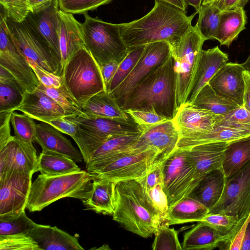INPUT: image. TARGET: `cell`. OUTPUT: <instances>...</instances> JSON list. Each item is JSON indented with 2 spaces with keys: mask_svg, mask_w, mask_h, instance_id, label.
<instances>
[{
  "mask_svg": "<svg viewBox=\"0 0 250 250\" xmlns=\"http://www.w3.org/2000/svg\"><path fill=\"white\" fill-rule=\"evenodd\" d=\"M72 159L60 153L42 149L38 158V170L46 175L64 174L81 170Z\"/></svg>",
  "mask_w": 250,
  "mask_h": 250,
  "instance_id": "obj_36",
  "label": "cell"
},
{
  "mask_svg": "<svg viewBox=\"0 0 250 250\" xmlns=\"http://www.w3.org/2000/svg\"><path fill=\"white\" fill-rule=\"evenodd\" d=\"M172 5L183 11L187 12L186 9L188 5L186 4L184 0H155Z\"/></svg>",
  "mask_w": 250,
  "mask_h": 250,
  "instance_id": "obj_59",
  "label": "cell"
},
{
  "mask_svg": "<svg viewBox=\"0 0 250 250\" xmlns=\"http://www.w3.org/2000/svg\"><path fill=\"white\" fill-rule=\"evenodd\" d=\"M112 217L126 230L145 238L155 234L162 224L146 191L136 180L117 183Z\"/></svg>",
  "mask_w": 250,
  "mask_h": 250,
  "instance_id": "obj_3",
  "label": "cell"
},
{
  "mask_svg": "<svg viewBox=\"0 0 250 250\" xmlns=\"http://www.w3.org/2000/svg\"><path fill=\"white\" fill-rule=\"evenodd\" d=\"M242 65L244 67L245 70L248 71L250 72V54L246 61L242 63Z\"/></svg>",
  "mask_w": 250,
  "mask_h": 250,
  "instance_id": "obj_63",
  "label": "cell"
},
{
  "mask_svg": "<svg viewBox=\"0 0 250 250\" xmlns=\"http://www.w3.org/2000/svg\"><path fill=\"white\" fill-rule=\"evenodd\" d=\"M117 183L106 179L94 178L90 194L86 199L82 201L85 209L112 216L115 208Z\"/></svg>",
  "mask_w": 250,
  "mask_h": 250,
  "instance_id": "obj_29",
  "label": "cell"
},
{
  "mask_svg": "<svg viewBox=\"0 0 250 250\" xmlns=\"http://www.w3.org/2000/svg\"><path fill=\"white\" fill-rule=\"evenodd\" d=\"M112 0H59L60 10L72 14H84Z\"/></svg>",
  "mask_w": 250,
  "mask_h": 250,
  "instance_id": "obj_47",
  "label": "cell"
},
{
  "mask_svg": "<svg viewBox=\"0 0 250 250\" xmlns=\"http://www.w3.org/2000/svg\"><path fill=\"white\" fill-rule=\"evenodd\" d=\"M37 224L30 219L24 211L17 216L0 218V235L28 232Z\"/></svg>",
  "mask_w": 250,
  "mask_h": 250,
  "instance_id": "obj_45",
  "label": "cell"
},
{
  "mask_svg": "<svg viewBox=\"0 0 250 250\" xmlns=\"http://www.w3.org/2000/svg\"><path fill=\"white\" fill-rule=\"evenodd\" d=\"M171 55V47L166 42L147 44L140 59L126 78L110 93L118 104L151 71Z\"/></svg>",
  "mask_w": 250,
  "mask_h": 250,
  "instance_id": "obj_16",
  "label": "cell"
},
{
  "mask_svg": "<svg viewBox=\"0 0 250 250\" xmlns=\"http://www.w3.org/2000/svg\"><path fill=\"white\" fill-rule=\"evenodd\" d=\"M119 63L116 62H111L100 66L107 92H108L110 83L118 68Z\"/></svg>",
  "mask_w": 250,
  "mask_h": 250,
  "instance_id": "obj_56",
  "label": "cell"
},
{
  "mask_svg": "<svg viewBox=\"0 0 250 250\" xmlns=\"http://www.w3.org/2000/svg\"><path fill=\"white\" fill-rule=\"evenodd\" d=\"M32 68L40 82L46 87L59 88L63 83L62 77L51 73L38 65L37 63L29 61Z\"/></svg>",
  "mask_w": 250,
  "mask_h": 250,
  "instance_id": "obj_51",
  "label": "cell"
},
{
  "mask_svg": "<svg viewBox=\"0 0 250 250\" xmlns=\"http://www.w3.org/2000/svg\"><path fill=\"white\" fill-rule=\"evenodd\" d=\"M226 181L222 169L212 171L202 179L189 196L199 201L209 211L220 199Z\"/></svg>",
  "mask_w": 250,
  "mask_h": 250,
  "instance_id": "obj_30",
  "label": "cell"
},
{
  "mask_svg": "<svg viewBox=\"0 0 250 250\" xmlns=\"http://www.w3.org/2000/svg\"><path fill=\"white\" fill-rule=\"evenodd\" d=\"M7 15L0 7V65L14 77L24 92L35 91L40 82L26 58L18 50L10 35Z\"/></svg>",
  "mask_w": 250,
  "mask_h": 250,
  "instance_id": "obj_10",
  "label": "cell"
},
{
  "mask_svg": "<svg viewBox=\"0 0 250 250\" xmlns=\"http://www.w3.org/2000/svg\"><path fill=\"white\" fill-rule=\"evenodd\" d=\"M165 160L156 164L145 177L138 180L146 191L159 184L163 185V165Z\"/></svg>",
  "mask_w": 250,
  "mask_h": 250,
  "instance_id": "obj_53",
  "label": "cell"
},
{
  "mask_svg": "<svg viewBox=\"0 0 250 250\" xmlns=\"http://www.w3.org/2000/svg\"><path fill=\"white\" fill-rule=\"evenodd\" d=\"M146 45L129 48V51L118 68L110 83L108 92L118 87L129 75L142 55Z\"/></svg>",
  "mask_w": 250,
  "mask_h": 250,
  "instance_id": "obj_42",
  "label": "cell"
},
{
  "mask_svg": "<svg viewBox=\"0 0 250 250\" xmlns=\"http://www.w3.org/2000/svg\"><path fill=\"white\" fill-rule=\"evenodd\" d=\"M197 14L188 16L172 5L155 0L151 10L142 18L120 23V32L128 48L157 42H167L172 48L192 27Z\"/></svg>",
  "mask_w": 250,
  "mask_h": 250,
  "instance_id": "obj_1",
  "label": "cell"
},
{
  "mask_svg": "<svg viewBox=\"0 0 250 250\" xmlns=\"http://www.w3.org/2000/svg\"><path fill=\"white\" fill-rule=\"evenodd\" d=\"M208 212L205 206L188 196L169 208L167 224L170 226L200 222Z\"/></svg>",
  "mask_w": 250,
  "mask_h": 250,
  "instance_id": "obj_34",
  "label": "cell"
},
{
  "mask_svg": "<svg viewBox=\"0 0 250 250\" xmlns=\"http://www.w3.org/2000/svg\"><path fill=\"white\" fill-rule=\"evenodd\" d=\"M24 93L15 78H0V112L14 111L22 102Z\"/></svg>",
  "mask_w": 250,
  "mask_h": 250,
  "instance_id": "obj_38",
  "label": "cell"
},
{
  "mask_svg": "<svg viewBox=\"0 0 250 250\" xmlns=\"http://www.w3.org/2000/svg\"><path fill=\"white\" fill-rule=\"evenodd\" d=\"M217 0H203L202 4H211Z\"/></svg>",
  "mask_w": 250,
  "mask_h": 250,
  "instance_id": "obj_64",
  "label": "cell"
},
{
  "mask_svg": "<svg viewBox=\"0 0 250 250\" xmlns=\"http://www.w3.org/2000/svg\"><path fill=\"white\" fill-rule=\"evenodd\" d=\"M223 117V115L186 103L177 109L173 120L181 137L213 129L219 125Z\"/></svg>",
  "mask_w": 250,
  "mask_h": 250,
  "instance_id": "obj_19",
  "label": "cell"
},
{
  "mask_svg": "<svg viewBox=\"0 0 250 250\" xmlns=\"http://www.w3.org/2000/svg\"><path fill=\"white\" fill-rule=\"evenodd\" d=\"M220 124L250 128V112L243 106L223 115Z\"/></svg>",
  "mask_w": 250,
  "mask_h": 250,
  "instance_id": "obj_52",
  "label": "cell"
},
{
  "mask_svg": "<svg viewBox=\"0 0 250 250\" xmlns=\"http://www.w3.org/2000/svg\"><path fill=\"white\" fill-rule=\"evenodd\" d=\"M35 142L42 148L62 154L75 162L83 160L80 151L61 132L50 124L41 122L36 125Z\"/></svg>",
  "mask_w": 250,
  "mask_h": 250,
  "instance_id": "obj_28",
  "label": "cell"
},
{
  "mask_svg": "<svg viewBox=\"0 0 250 250\" xmlns=\"http://www.w3.org/2000/svg\"><path fill=\"white\" fill-rule=\"evenodd\" d=\"M248 0H217L213 3L221 12H223L238 7L244 8Z\"/></svg>",
  "mask_w": 250,
  "mask_h": 250,
  "instance_id": "obj_57",
  "label": "cell"
},
{
  "mask_svg": "<svg viewBox=\"0 0 250 250\" xmlns=\"http://www.w3.org/2000/svg\"><path fill=\"white\" fill-rule=\"evenodd\" d=\"M93 176L81 170L64 174H40L32 183L26 205L30 212L40 211L53 202L65 197L82 201L89 196Z\"/></svg>",
  "mask_w": 250,
  "mask_h": 250,
  "instance_id": "obj_4",
  "label": "cell"
},
{
  "mask_svg": "<svg viewBox=\"0 0 250 250\" xmlns=\"http://www.w3.org/2000/svg\"><path fill=\"white\" fill-rule=\"evenodd\" d=\"M245 82V92L243 106L250 112V72L245 70L243 72Z\"/></svg>",
  "mask_w": 250,
  "mask_h": 250,
  "instance_id": "obj_58",
  "label": "cell"
},
{
  "mask_svg": "<svg viewBox=\"0 0 250 250\" xmlns=\"http://www.w3.org/2000/svg\"><path fill=\"white\" fill-rule=\"evenodd\" d=\"M59 43L62 69L73 55L85 47L82 23L73 14L59 10Z\"/></svg>",
  "mask_w": 250,
  "mask_h": 250,
  "instance_id": "obj_23",
  "label": "cell"
},
{
  "mask_svg": "<svg viewBox=\"0 0 250 250\" xmlns=\"http://www.w3.org/2000/svg\"><path fill=\"white\" fill-rule=\"evenodd\" d=\"M0 4L7 17L17 22H22L30 11L28 0H0Z\"/></svg>",
  "mask_w": 250,
  "mask_h": 250,
  "instance_id": "obj_49",
  "label": "cell"
},
{
  "mask_svg": "<svg viewBox=\"0 0 250 250\" xmlns=\"http://www.w3.org/2000/svg\"><path fill=\"white\" fill-rule=\"evenodd\" d=\"M247 16L244 8L221 12L219 23L214 37L221 45L229 47L246 29Z\"/></svg>",
  "mask_w": 250,
  "mask_h": 250,
  "instance_id": "obj_31",
  "label": "cell"
},
{
  "mask_svg": "<svg viewBox=\"0 0 250 250\" xmlns=\"http://www.w3.org/2000/svg\"><path fill=\"white\" fill-rule=\"evenodd\" d=\"M32 175L20 171L0 174V218L17 216L25 211Z\"/></svg>",
  "mask_w": 250,
  "mask_h": 250,
  "instance_id": "obj_15",
  "label": "cell"
},
{
  "mask_svg": "<svg viewBox=\"0 0 250 250\" xmlns=\"http://www.w3.org/2000/svg\"><path fill=\"white\" fill-rule=\"evenodd\" d=\"M250 135V127L220 124L209 131L180 137L177 147L189 148L207 143L230 142Z\"/></svg>",
  "mask_w": 250,
  "mask_h": 250,
  "instance_id": "obj_26",
  "label": "cell"
},
{
  "mask_svg": "<svg viewBox=\"0 0 250 250\" xmlns=\"http://www.w3.org/2000/svg\"><path fill=\"white\" fill-rule=\"evenodd\" d=\"M186 4L193 6L196 11L198 12L200 9L203 0H184Z\"/></svg>",
  "mask_w": 250,
  "mask_h": 250,
  "instance_id": "obj_62",
  "label": "cell"
},
{
  "mask_svg": "<svg viewBox=\"0 0 250 250\" xmlns=\"http://www.w3.org/2000/svg\"><path fill=\"white\" fill-rule=\"evenodd\" d=\"M238 220L234 216L217 212L208 213L200 221L208 225L224 237L229 234Z\"/></svg>",
  "mask_w": 250,
  "mask_h": 250,
  "instance_id": "obj_46",
  "label": "cell"
},
{
  "mask_svg": "<svg viewBox=\"0 0 250 250\" xmlns=\"http://www.w3.org/2000/svg\"><path fill=\"white\" fill-rule=\"evenodd\" d=\"M146 192L150 203L160 216L162 224L167 223L169 206L163 185L159 184Z\"/></svg>",
  "mask_w": 250,
  "mask_h": 250,
  "instance_id": "obj_48",
  "label": "cell"
},
{
  "mask_svg": "<svg viewBox=\"0 0 250 250\" xmlns=\"http://www.w3.org/2000/svg\"><path fill=\"white\" fill-rule=\"evenodd\" d=\"M65 118L77 125V133L72 139L78 146L85 164L89 162L93 152L108 139L141 133V126L131 118L67 116Z\"/></svg>",
  "mask_w": 250,
  "mask_h": 250,
  "instance_id": "obj_5",
  "label": "cell"
},
{
  "mask_svg": "<svg viewBox=\"0 0 250 250\" xmlns=\"http://www.w3.org/2000/svg\"><path fill=\"white\" fill-rule=\"evenodd\" d=\"M37 89L52 98L64 110L67 117L79 116L87 118L63 83L59 88H52L46 87L40 83Z\"/></svg>",
  "mask_w": 250,
  "mask_h": 250,
  "instance_id": "obj_40",
  "label": "cell"
},
{
  "mask_svg": "<svg viewBox=\"0 0 250 250\" xmlns=\"http://www.w3.org/2000/svg\"><path fill=\"white\" fill-rule=\"evenodd\" d=\"M36 150L24 144L14 136L0 149V174L20 171L33 174L38 171Z\"/></svg>",
  "mask_w": 250,
  "mask_h": 250,
  "instance_id": "obj_18",
  "label": "cell"
},
{
  "mask_svg": "<svg viewBox=\"0 0 250 250\" xmlns=\"http://www.w3.org/2000/svg\"><path fill=\"white\" fill-rule=\"evenodd\" d=\"M125 111L140 126L154 125L170 120L153 110L128 109Z\"/></svg>",
  "mask_w": 250,
  "mask_h": 250,
  "instance_id": "obj_50",
  "label": "cell"
},
{
  "mask_svg": "<svg viewBox=\"0 0 250 250\" xmlns=\"http://www.w3.org/2000/svg\"><path fill=\"white\" fill-rule=\"evenodd\" d=\"M34 120L24 113L15 111L12 112L10 118L15 137L29 146H33L35 142L37 124Z\"/></svg>",
  "mask_w": 250,
  "mask_h": 250,
  "instance_id": "obj_41",
  "label": "cell"
},
{
  "mask_svg": "<svg viewBox=\"0 0 250 250\" xmlns=\"http://www.w3.org/2000/svg\"><path fill=\"white\" fill-rule=\"evenodd\" d=\"M205 41L195 25L171 48L175 61L177 110L187 102Z\"/></svg>",
  "mask_w": 250,
  "mask_h": 250,
  "instance_id": "obj_8",
  "label": "cell"
},
{
  "mask_svg": "<svg viewBox=\"0 0 250 250\" xmlns=\"http://www.w3.org/2000/svg\"><path fill=\"white\" fill-rule=\"evenodd\" d=\"M41 250H83L77 237L56 226L37 224L29 231Z\"/></svg>",
  "mask_w": 250,
  "mask_h": 250,
  "instance_id": "obj_27",
  "label": "cell"
},
{
  "mask_svg": "<svg viewBox=\"0 0 250 250\" xmlns=\"http://www.w3.org/2000/svg\"><path fill=\"white\" fill-rule=\"evenodd\" d=\"M47 123L61 132L67 134L72 138L77 133V125L66 119L65 117L57 118L48 121Z\"/></svg>",
  "mask_w": 250,
  "mask_h": 250,
  "instance_id": "obj_55",
  "label": "cell"
},
{
  "mask_svg": "<svg viewBox=\"0 0 250 250\" xmlns=\"http://www.w3.org/2000/svg\"><path fill=\"white\" fill-rule=\"evenodd\" d=\"M12 112H0V149L12 137L11 135L10 118Z\"/></svg>",
  "mask_w": 250,
  "mask_h": 250,
  "instance_id": "obj_54",
  "label": "cell"
},
{
  "mask_svg": "<svg viewBox=\"0 0 250 250\" xmlns=\"http://www.w3.org/2000/svg\"><path fill=\"white\" fill-rule=\"evenodd\" d=\"M119 104L124 111L153 110L172 119L177 109L175 61L172 54L140 82Z\"/></svg>",
  "mask_w": 250,
  "mask_h": 250,
  "instance_id": "obj_2",
  "label": "cell"
},
{
  "mask_svg": "<svg viewBox=\"0 0 250 250\" xmlns=\"http://www.w3.org/2000/svg\"><path fill=\"white\" fill-rule=\"evenodd\" d=\"M140 134L121 135L106 140L92 153L86 164L87 171L93 174L95 172L117 159L133 152Z\"/></svg>",
  "mask_w": 250,
  "mask_h": 250,
  "instance_id": "obj_20",
  "label": "cell"
},
{
  "mask_svg": "<svg viewBox=\"0 0 250 250\" xmlns=\"http://www.w3.org/2000/svg\"><path fill=\"white\" fill-rule=\"evenodd\" d=\"M166 159L163 158L157 150L150 148L121 157L92 175L95 178L116 182L138 180L145 177L156 164Z\"/></svg>",
  "mask_w": 250,
  "mask_h": 250,
  "instance_id": "obj_11",
  "label": "cell"
},
{
  "mask_svg": "<svg viewBox=\"0 0 250 250\" xmlns=\"http://www.w3.org/2000/svg\"><path fill=\"white\" fill-rule=\"evenodd\" d=\"M0 250H41L29 232L0 235Z\"/></svg>",
  "mask_w": 250,
  "mask_h": 250,
  "instance_id": "obj_44",
  "label": "cell"
},
{
  "mask_svg": "<svg viewBox=\"0 0 250 250\" xmlns=\"http://www.w3.org/2000/svg\"><path fill=\"white\" fill-rule=\"evenodd\" d=\"M227 53L218 46L208 50H202L193 83L186 103L191 104L200 91L214 75L228 62Z\"/></svg>",
  "mask_w": 250,
  "mask_h": 250,
  "instance_id": "obj_24",
  "label": "cell"
},
{
  "mask_svg": "<svg viewBox=\"0 0 250 250\" xmlns=\"http://www.w3.org/2000/svg\"><path fill=\"white\" fill-rule=\"evenodd\" d=\"M250 161V135L228 143L222 169L226 179Z\"/></svg>",
  "mask_w": 250,
  "mask_h": 250,
  "instance_id": "obj_35",
  "label": "cell"
},
{
  "mask_svg": "<svg viewBox=\"0 0 250 250\" xmlns=\"http://www.w3.org/2000/svg\"><path fill=\"white\" fill-rule=\"evenodd\" d=\"M245 70L242 64L227 62L208 83L218 94L242 106L245 92Z\"/></svg>",
  "mask_w": 250,
  "mask_h": 250,
  "instance_id": "obj_21",
  "label": "cell"
},
{
  "mask_svg": "<svg viewBox=\"0 0 250 250\" xmlns=\"http://www.w3.org/2000/svg\"><path fill=\"white\" fill-rule=\"evenodd\" d=\"M229 142H216L195 146L186 149L188 157L199 175L222 169L225 152Z\"/></svg>",
  "mask_w": 250,
  "mask_h": 250,
  "instance_id": "obj_25",
  "label": "cell"
},
{
  "mask_svg": "<svg viewBox=\"0 0 250 250\" xmlns=\"http://www.w3.org/2000/svg\"><path fill=\"white\" fill-rule=\"evenodd\" d=\"M167 223L161 224L155 234L152 244L153 250H183L178 238V233L173 228H170Z\"/></svg>",
  "mask_w": 250,
  "mask_h": 250,
  "instance_id": "obj_43",
  "label": "cell"
},
{
  "mask_svg": "<svg viewBox=\"0 0 250 250\" xmlns=\"http://www.w3.org/2000/svg\"><path fill=\"white\" fill-rule=\"evenodd\" d=\"M221 12L214 3L202 4L198 11V18L195 25L206 40H214L217 31Z\"/></svg>",
  "mask_w": 250,
  "mask_h": 250,
  "instance_id": "obj_39",
  "label": "cell"
},
{
  "mask_svg": "<svg viewBox=\"0 0 250 250\" xmlns=\"http://www.w3.org/2000/svg\"><path fill=\"white\" fill-rule=\"evenodd\" d=\"M163 189L169 208L188 196L203 177L188 159L186 149L177 147L164 162Z\"/></svg>",
  "mask_w": 250,
  "mask_h": 250,
  "instance_id": "obj_9",
  "label": "cell"
},
{
  "mask_svg": "<svg viewBox=\"0 0 250 250\" xmlns=\"http://www.w3.org/2000/svg\"><path fill=\"white\" fill-rule=\"evenodd\" d=\"M224 213L239 220L250 213V161L226 179L220 199L208 213Z\"/></svg>",
  "mask_w": 250,
  "mask_h": 250,
  "instance_id": "obj_12",
  "label": "cell"
},
{
  "mask_svg": "<svg viewBox=\"0 0 250 250\" xmlns=\"http://www.w3.org/2000/svg\"><path fill=\"white\" fill-rule=\"evenodd\" d=\"M59 10V0H51L36 9L30 11L22 21L61 63Z\"/></svg>",
  "mask_w": 250,
  "mask_h": 250,
  "instance_id": "obj_14",
  "label": "cell"
},
{
  "mask_svg": "<svg viewBox=\"0 0 250 250\" xmlns=\"http://www.w3.org/2000/svg\"><path fill=\"white\" fill-rule=\"evenodd\" d=\"M7 24L18 50L28 61H33L45 70L62 76L63 69L61 62L36 38L23 21L17 22L7 18Z\"/></svg>",
  "mask_w": 250,
  "mask_h": 250,
  "instance_id": "obj_13",
  "label": "cell"
},
{
  "mask_svg": "<svg viewBox=\"0 0 250 250\" xmlns=\"http://www.w3.org/2000/svg\"><path fill=\"white\" fill-rule=\"evenodd\" d=\"M191 104L221 115L228 114L240 106L234 101L218 94L208 83L200 91Z\"/></svg>",
  "mask_w": 250,
  "mask_h": 250,
  "instance_id": "obj_37",
  "label": "cell"
},
{
  "mask_svg": "<svg viewBox=\"0 0 250 250\" xmlns=\"http://www.w3.org/2000/svg\"><path fill=\"white\" fill-rule=\"evenodd\" d=\"M51 0H28L30 11H33Z\"/></svg>",
  "mask_w": 250,
  "mask_h": 250,
  "instance_id": "obj_61",
  "label": "cell"
},
{
  "mask_svg": "<svg viewBox=\"0 0 250 250\" xmlns=\"http://www.w3.org/2000/svg\"><path fill=\"white\" fill-rule=\"evenodd\" d=\"M140 126L141 133L134 146L135 151L142 152L153 148L166 159L177 148L180 136L173 119L154 125Z\"/></svg>",
  "mask_w": 250,
  "mask_h": 250,
  "instance_id": "obj_17",
  "label": "cell"
},
{
  "mask_svg": "<svg viewBox=\"0 0 250 250\" xmlns=\"http://www.w3.org/2000/svg\"><path fill=\"white\" fill-rule=\"evenodd\" d=\"M241 250H250V221L249 223L243 238Z\"/></svg>",
  "mask_w": 250,
  "mask_h": 250,
  "instance_id": "obj_60",
  "label": "cell"
},
{
  "mask_svg": "<svg viewBox=\"0 0 250 250\" xmlns=\"http://www.w3.org/2000/svg\"><path fill=\"white\" fill-rule=\"evenodd\" d=\"M82 23L85 48L99 66L111 62L120 63L129 48L124 41L120 32V24L104 21L83 14Z\"/></svg>",
  "mask_w": 250,
  "mask_h": 250,
  "instance_id": "obj_6",
  "label": "cell"
},
{
  "mask_svg": "<svg viewBox=\"0 0 250 250\" xmlns=\"http://www.w3.org/2000/svg\"><path fill=\"white\" fill-rule=\"evenodd\" d=\"M16 110L45 123L57 118L67 117L64 110L52 98L38 89L32 92H24L22 102L14 111Z\"/></svg>",
  "mask_w": 250,
  "mask_h": 250,
  "instance_id": "obj_22",
  "label": "cell"
},
{
  "mask_svg": "<svg viewBox=\"0 0 250 250\" xmlns=\"http://www.w3.org/2000/svg\"><path fill=\"white\" fill-rule=\"evenodd\" d=\"M62 77L63 84L82 109L92 96L106 91L100 66L85 47L67 62Z\"/></svg>",
  "mask_w": 250,
  "mask_h": 250,
  "instance_id": "obj_7",
  "label": "cell"
},
{
  "mask_svg": "<svg viewBox=\"0 0 250 250\" xmlns=\"http://www.w3.org/2000/svg\"><path fill=\"white\" fill-rule=\"evenodd\" d=\"M82 110L87 118H130L120 107L116 100L106 91L100 92L90 98L82 108Z\"/></svg>",
  "mask_w": 250,
  "mask_h": 250,
  "instance_id": "obj_32",
  "label": "cell"
},
{
  "mask_svg": "<svg viewBox=\"0 0 250 250\" xmlns=\"http://www.w3.org/2000/svg\"><path fill=\"white\" fill-rule=\"evenodd\" d=\"M223 236L203 222H198L184 236L183 250H211L218 248Z\"/></svg>",
  "mask_w": 250,
  "mask_h": 250,
  "instance_id": "obj_33",
  "label": "cell"
}]
</instances>
